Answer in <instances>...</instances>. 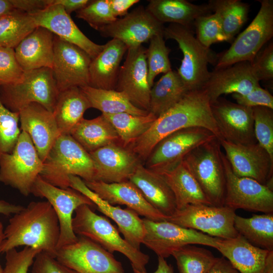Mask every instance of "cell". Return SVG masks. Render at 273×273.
<instances>
[{
    "mask_svg": "<svg viewBox=\"0 0 273 273\" xmlns=\"http://www.w3.org/2000/svg\"><path fill=\"white\" fill-rule=\"evenodd\" d=\"M164 28L163 24L157 20L146 8L140 6L99 31L104 37L121 41L128 49L142 46L156 35L163 34Z\"/></svg>",
    "mask_w": 273,
    "mask_h": 273,
    "instance_id": "cell-19",
    "label": "cell"
},
{
    "mask_svg": "<svg viewBox=\"0 0 273 273\" xmlns=\"http://www.w3.org/2000/svg\"><path fill=\"white\" fill-rule=\"evenodd\" d=\"M187 92L177 71L171 70L164 74L151 88L149 112L158 117L177 103Z\"/></svg>",
    "mask_w": 273,
    "mask_h": 273,
    "instance_id": "cell-35",
    "label": "cell"
},
{
    "mask_svg": "<svg viewBox=\"0 0 273 273\" xmlns=\"http://www.w3.org/2000/svg\"><path fill=\"white\" fill-rule=\"evenodd\" d=\"M59 93L52 70L49 68L24 71L20 81L0 85L3 104L14 112L35 103L53 113Z\"/></svg>",
    "mask_w": 273,
    "mask_h": 273,
    "instance_id": "cell-6",
    "label": "cell"
},
{
    "mask_svg": "<svg viewBox=\"0 0 273 273\" xmlns=\"http://www.w3.org/2000/svg\"><path fill=\"white\" fill-rule=\"evenodd\" d=\"M196 33V38L204 47L210 48L213 43L228 41L223 33L221 22L216 14L202 16L193 23Z\"/></svg>",
    "mask_w": 273,
    "mask_h": 273,
    "instance_id": "cell-46",
    "label": "cell"
},
{
    "mask_svg": "<svg viewBox=\"0 0 273 273\" xmlns=\"http://www.w3.org/2000/svg\"><path fill=\"white\" fill-rule=\"evenodd\" d=\"M253 74L259 81L273 79V43L263 47L250 62Z\"/></svg>",
    "mask_w": 273,
    "mask_h": 273,
    "instance_id": "cell-49",
    "label": "cell"
},
{
    "mask_svg": "<svg viewBox=\"0 0 273 273\" xmlns=\"http://www.w3.org/2000/svg\"><path fill=\"white\" fill-rule=\"evenodd\" d=\"M146 50L142 45L127 49L115 90L125 94L135 107L149 112L151 87L148 81Z\"/></svg>",
    "mask_w": 273,
    "mask_h": 273,
    "instance_id": "cell-18",
    "label": "cell"
},
{
    "mask_svg": "<svg viewBox=\"0 0 273 273\" xmlns=\"http://www.w3.org/2000/svg\"><path fill=\"white\" fill-rule=\"evenodd\" d=\"M210 105L222 140L244 145L257 143L252 108L220 97Z\"/></svg>",
    "mask_w": 273,
    "mask_h": 273,
    "instance_id": "cell-17",
    "label": "cell"
},
{
    "mask_svg": "<svg viewBox=\"0 0 273 273\" xmlns=\"http://www.w3.org/2000/svg\"><path fill=\"white\" fill-rule=\"evenodd\" d=\"M36 27L30 14L18 10L0 17V47L14 49Z\"/></svg>",
    "mask_w": 273,
    "mask_h": 273,
    "instance_id": "cell-40",
    "label": "cell"
},
{
    "mask_svg": "<svg viewBox=\"0 0 273 273\" xmlns=\"http://www.w3.org/2000/svg\"><path fill=\"white\" fill-rule=\"evenodd\" d=\"M76 12L77 18L98 31L118 19L113 14L108 0L89 1L86 6Z\"/></svg>",
    "mask_w": 273,
    "mask_h": 273,
    "instance_id": "cell-45",
    "label": "cell"
},
{
    "mask_svg": "<svg viewBox=\"0 0 273 273\" xmlns=\"http://www.w3.org/2000/svg\"><path fill=\"white\" fill-rule=\"evenodd\" d=\"M88 100L91 108L103 114L127 113L134 115H146L149 112L133 105L125 94L113 89H104L85 86L80 87Z\"/></svg>",
    "mask_w": 273,
    "mask_h": 273,
    "instance_id": "cell-36",
    "label": "cell"
},
{
    "mask_svg": "<svg viewBox=\"0 0 273 273\" xmlns=\"http://www.w3.org/2000/svg\"><path fill=\"white\" fill-rule=\"evenodd\" d=\"M252 109L256 141L273 160V109L262 106Z\"/></svg>",
    "mask_w": 273,
    "mask_h": 273,
    "instance_id": "cell-44",
    "label": "cell"
},
{
    "mask_svg": "<svg viewBox=\"0 0 273 273\" xmlns=\"http://www.w3.org/2000/svg\"><path fill=\"white\" fill-rule=\"evenodd\" d=\"M95 167L89 154L70 134H61L43 162L39 176L62 189L70 188L69 176L94 180Z\"/></svg>",
    "mask_w": 273,
    "mask_h": 273,
    "instance_id": "cell-3",
    "label": "cell"
},
{
    "mask_svg": "<svg viewBox=\"0 0 273 273\" xmlns=\"http://www.w3.org/2000/svg\"><path fill=\"white\" fill-rule=\"evenodd\" d=\"M215 137L211 131L202 127L176 131L156 144L144 162L145 167L157 173L169 170L194 148Z\"/></svg>",
    "mask_w": 273,
    "mask_h": 273,
    "instance_id": "cell-12",
    "label": "cell"
},
{
    "mask_svg": "<svg viewBox=\"0 0 273 273\" xmlns=\"http://www.w3.org/2000/svg\"><path fill=\"white\" fill-rule=\"evenodd\" d=\"M70 187L88 198L99 211L117 224L124 239L135 248L140 250L145 233L143 219L133 210L111 205L90 190L80 177L69 176Z\"/></svg>",
    "mask_w": 273,
    "mask_h": 273,
    "instance_id": "cell-23",
    "label": "cell"
},
{
    "mask_svg": "<svg viewBox=\"0 0 273 273\" xmlns=\"http://www.w3.org/2000/svg\"><path fill=\"white\" fill-rule=\"evenodd\" d=\"M222 160L226 179L224 205L235 210L272 213L273 190L252 178L236 175L224 153Z\"/></svg>",
    "mask_w": 273,
    "mask_h": 273,
    "instance_id": "cell-15",
    "label": "cell"
},
{
    "mask_svg": "<svg viewBox=\"0 0 273 273\" xmlns=\"http://www.w3.org/2000/svg\"><path fill=\"white\" fill-rule=\"evenodd\" d=\"M111 11L114 16H125L132 6L140 2L139 0H108Z\"/></svg>",
    "mask_w": 273,
    "mask_h": 273,
    "instance_id": "cell-53",
    "label": "cell"
},
{
    "mask_svg": "<svg viewBox=\"0 0 273 273\" xmlns=\"http://www.w3.org/2000/svg\"><path fill=\"white\" fill-rule=\"evenodd\" d=\"M159 22L191 28L198 17L212 12L207 4L195 5L186 0H151L146 8Z\"/></svg>",
    "mask_w": 273,
    "mask_h": 273,
    "instance_id": "cell-31",
    "label": "cell"
},
{
    "mask_svg": "<svg viewBox=\"0 0 273 273\" xmlns=\"http://www.w3.org/2000/svg\"><path fill=\"white\" fill-rule=\"evenodd\" d=\"M220 143L236 175L251 178L264 185L273 179V160L257 142L247 145L225 140Z\"/></svg>",
    "mask_w": 273,
    "mask_h": 273,
    "instance_id": "cell-20",
    "label": "cell"
},
{
    "mask_svg": "<svg viewBox=\"0 0 273 273\" xmlns=\"http://www.w3.org/2000/svg\"><path fill=\"white\" fill-rule=\"evenodd\" d=\"M158 174L164 178L171 190L176 210L189 204L211 205L183 161L170 169Z\"/></svg>",
    "mask_w": 273,
    "mask_h": 273,
    "instance_id": "cell-32",
    "label": "cell"
},
{
    "mask_svg": "<svg viewBox=\"0 0 273 273\" xmlns=\"http://www.w3.org/2000/svg\"><path fill=\"white\" fill-rule=\"evenodd\" d=\"M202 127L222 140L211 109L210 101L202 88L189 90L172 107L158 116L150 128L127 148L145 162L156 144L180 129Z\"/></svg>",
    "mask_w": 273,
    "mask_h": 273,
    "instance_id": "cell-1",
    "label": "cell"
},
{
    "mask_svg": "<svg viewBox=\"0 0 273 273\" xmlns=\"http://www.w3.org/2000/svg\"><path fill=\"white\" fill-rule=\"evenodd\" d=\"M89 2L88 0H51V4L62 6L69 15L71 13L81 9Z\"/></svg>",
    "mask_w": 273,
    "mask_h": 273,
    "instance_id": "cell-54",
    "label": "cell"
},
{
    "mask_svg": "<svg viewBox=\"0 0 273 273\" xmlns=\"http://www.w3.org/2000/svg\"><path fill=\"white\" fill-rule=\"evenodd\" d=\"M163 36L175 40L183 53L177 72L187 89L202 88L210 75L208 65L216 64L217 55L198 40L191 28L170 24L164 28Z\"/></svg>",
    "mask_w": 273,
    "mask_h": 273,
    "instance_id": "cell-7",
    "label": "cell"
},
{
    "mask_svg": "<svg viewBox=\"0 0 273 273\" xmlns=\"http://www.w3.org/2000/svg\"><path fill=\"white\" fill-rule=\"evenodd\" d=\"M207 273H240L224 257L217 258V260Z\"/></svg>",
    "mask_w": 273,
    "mask_h": 273,
    "instance_id": "cell-55",
    "label": "cell"
},
{
    "mask_svg": "<svg viewBox=\"0 0 273 273\" xmlns=\"http://www.w3.org/2000/svg\"><path fill=\"white\" fill-rule=\"evenodd\" d=\"M237 103L248 107H266L273 109V97L266 89L257 86L246 95L233 94Z\"/></svg>",
    "mask_w": 273,
    "mask_h": 273,
    "instance_id": "cell-50",
    "label": "cell"
},
{
    "mask_svg": "<svg viewBox=\"0 0 273 273\" xmlns=\"http://www.w3.org/2000/svg\"><path fill=\"white\" fill-rule=\"evenodd\" d=\"M42 166L29 136L21 131L12 152L0 156V182L28 196Z\"/></svg>",
    "mask_w": 273,
    "mask_h": 273,
    "instance_id": "cell-9",
    "label": "cell"
},
{
    "mask_svg": "<svg viewBox=\"0 0 273 273\" xmlns=\"http://www.w3.org/2000/svg\"><path fill=\"white\" fill-rule=\"evenodd\" d=\"M190 244L175 251V258L179 273H207L218 257L208 250Z\"/></svg>",
    "mask_w": 273,
    "mask_h": 273,
    "instance_id": "cell-41",
    "label": "cell"
},
{
    "mask_svg": "<svg viewBox=\"0 0 273 273\" xmlns=\"http://www.w3.org/2000/svg\"><path fill=\"white\" fill-rule=\"evenodd\" d=\"M29 14L37 26L44 27L61 39L80 48L92 59L104 48V44H97L85 35L62 6L52 4L51 0L50 5L44 9Z\"/></svg>",
    "mask_w": 273,
    "mask_h": 273,
    "instance_id": "cell-22",
    "label": "cell"
},
{
    "mask_svg": "<svg viewBox=\"0 0 273 273\" xmlns=\"http://www.w3.org/2000/svg\"><path fill=\"white\" fill-rule=\"evenodd\" d=\"M129 180L140 191L147 201L167 217L176 210L174 195L164 178L140 164Z\"/></svg>",
    "mask_w": 273,
    "mask_h": 273,
    "instance_id": "cell-28",
    "label": "cell"
},
{
    "mask_svg": "<svg viewBox=\"0 0 273 273\" xmlns=\"http://www.w3.org/2000/svg\"><path fill=\"white\" fill-rule=\"evenodd\" d=\"M121 41L111 39L102 51L92 59L89 86L94 88L115 90L121 61L127 51Z\"/></svg>",
    "mask_w": 273,
    "mask_h": 273,
    "instance_id": "cell-29",
    "label": "cell"
},
{
    "mask_svg": "<svg viewBox=\"0 0 273 273\" xmlns=\"http://www.w3.org/2000/svg\"><path fill=\"white\" fill-rule=\"evenodd\" d=\"M170 49L165 44L163 34L152 37L146 50L148 69V81L150 87H152L156 76L160 73H166L171 71L169 58Z\"/></svg>",
    "mask_w": 273,
    "mask_h": 273,
    "instance_id": "cell-42",
    "label": "cell"
},
{
    "mask_svg": "<svg viewBox=\"0 0 273 273\" xmlns=\"http://www.w3.org/2000/svg\"><path fill=\"white\" fill-rule=\"evenodd\" d=\"M208 5L218 16L224 34L232 42L248 19L249 5L240 0H210Z\"/></svg>",
    "mask_w": 273,
    "mask_h": 273,
    "instance_id": "cell-38",
    "label": "cell"
},
{
    "mask_svg": "<svg viewBox=\"0 0 273 273\" xmlns=\"http://www.w3.org/2000/svg\"><path fill=\"white\" fill-rule=\"evenodd\" d=\"M31 273H77L50 254L41 251L35 256Z\"/></svg>",
    "mask_w": 273,
    "mask_h": 273,
    "instance_id": "cell-51",
    "label": "cell"
},
{
    "mask_svg": "<svg viewBox=\"0 0 273 273\" xmlns=\"http://www.w3.org/2000/svg\"><path fill=\"white\" fill-rule=\"evenodd\" d=\"M261 273H273V251H269Z\"/></svg>",
    "mask_w": 273,
    "mask_h": 273,
    "instance_id": "cell-59",
    "label": "cell"
},
{
    "mask_svg": "<svg viewBox=\"0 0 273 273\" xmlns=\"http://www.w3.org/2000/svg\"><path fill=\"white\" fill-rule=\"evenodd\" d=\"M236 215L235 210L224 205L194 204L177 209L166 220L213 237L229 239L239 235L234 226Z\"/></svg>",
    "mask_w": 273,
    "mask_h": 273,
    "instance_id": "cell-10",
    "label": "cell"
},
{
    "mask_svg": "<svg viewBox=\"0 0 273 273\" xmlns=\"http://www.w3.org/2000/svg\"><path fill=\"white\" fill-rule=\"evenodd\" d=\"M103 115L116 130L121 144L126 148L146 132L157 118L151 112L143 116L127 113Z\"/></svg>",
    "mask_w": 273,
    "mask_h": 273,
    "instance_id": "cell-39",
    "label": "cell"
},
{
    "mask_svg": "<svg viewBox=\"0 0 273 273\" xmlns=\"http://www.w3.org/2000/svg\"><path fill=\"white\" fill-rule=\"evenodd\" d=\"M19 121V113L6 108L0 97V156L13 150L21 132Z\"/></svg>",
    "mask_w": 273,
    "mask_h": 273,
    "instance_id": "cell-43",
    "label": "cell"
},
{
    "mask_svg": "<svg viewBox=\"0 0 273 273\" xmlns=\"http://www.w3.org/2000/svg\"><path fill=\"white\" fill-rule=\"evenodd\" d=\"M31 194L44 198L52 205L57 216L60 225V237L57 250L76 242L78 237L72 229V215L75 210L84 204L95 206L86 196L71 188L62 189L43 179L39 175L32 186Z\"/></svg>",
    "mask_w": 273,
    "mask_h": 273,
    "instance_id": "cell-13",
    "label": "cell"
},
{
    "mask_svg": "<svg viewBox=\"0 0 273 273\" xmlns=\"http://www.w3.org/2000/svg\"><path fill=\"white\" fill-rule=\"evenodd\" d=\"M52 68L59 92L72 87L89 86L91 57L77 46L54 35Z\"/></svg>",
    "mask_w": 273,
    "mask_h": 273,
    "instance_id": "cell-16",
    "label": "cell"
},
{
    "mask_svg": "<svg viewBox=\"0 0 273 273\" xmlns=\"http://www.w3.org/2000/svg\"><path fill=\"white\" fill-rule=\"evenodd\" d=\"M259 86V81L253 73L250 62L243 61L210 72L202 88L207 94L210 102H212L223 94L246 95Z\"/></svg>",
    "mask_w": 273,
    "mask_h": 273,
    "instance_id": "cell-26",
    "label": "cell"
},
{
    "mask_svg": "<svg viewBox=\"0 0 273 273\" xmlns=\"http://www.w3.org/2000/svg\"><path fill=\"white\" fill-rule=\"evenodd\" d=\"M56 258L77 273H125L121 263L113 254L82 236L59 249Z\"/></svg>",
    "mask_w": 273,
    "mask_h": 273,
    "instance_id": "cell-14",
    "label": "cell"
},
{
    "mask_svg": "<svg viewBox=\"0 0 273 273\" xmlns=\"http://www.w3.org/2000/svg\"><path fill=\"white\" fill-rule=\"evenodd\" d=\"M23 73L16 60L14 49L0 47V85L20 81Z\"/></svg>",
    "mask_w": 273,
    "mask_h": 273,
    "instance_id": "cell-48",
    "label": "cell"
},
{
    "mask_svg": "<svg viewBox=\"0 0 273 273\" xmlns=\"http://www.w3.org/2000/svg\"><path fill=\"white\" fill-rule=\"evenodd\" d=\"M152 273H174V271L172 266L167 263L165 258L158 257L157 268Z\"/></svg>",
    "mask_w": 273,
    "mask_h": 273,
    "instance_id": "cell-57",
    "label": "cell"
},
{
    "mask_svg": "<svg viewBox=\"0 0 273 273\" xmlns=\"http://www.w3.org/2000/svg\"><path fill=\"white\" fill-rule=\"evenodd\" d=\"M75 213L72 224L76 235L91 240L112 254L122 253L129 260L134 273L147 272L149 256L122 238L108 218L97 214L86 204L79 206Z\"/></svg>",
    "mask_w": 273,
    "mask_h": 273,
    "instance_id": "cell-4",
    "label": "cell"
},
{
    "mask_svg": "<svg viewBox=\"0 0 273 273\" xmlns=\"http://www.w3.org/2000/svg\"><path fill=\"white\" fill-rule=\"evenodd\" d=\"M260 7L249 25L234 40L227 50L217 55L214 69L236 63L251 62L273 36V1L259 0Z\"/></svg>",
    "mask_w": 273,
    "mask_h": 273,
    "instance_id": "cell-8",
    "label": "cell"
},
{
    "mask_svg": "<svg viewBox=\"0 0 273 273\" xmlns=\"http://www.w3.org/2000/svg\"><path fill=\"white\" fill-rule=\"evenodd\" d=\"M20 129L31 139L42 162L61 135L52 112L38 103H32L19 112Z\"/></svg>",
    "mask_w": 273,
    "mask_h": 273,
    "instance_id": "cell-25",
    "label": "cell"
},
{
    "mask_svg": "<svg viewBox=\"0 0 273 273\" xmlns=\"http://www.w3.org/2000/svg\"><path fill=\"white\" fill-rule=\"evenodd\" d=\"M11 0H0V17L15 10Z\"/></svg>",
    "mask_w": 273,
    "mask_h": 273,
    "instance_id": "cell-58",
    "label": "cell"
},
{
    "mask_svg": "<svg viewBox=\"0 0 273 273\" xmlns=\"http://www.w3.org/2000/svg\"><path fill=\"white\" fill-rule=\"evenodd\" d=\"M41 251L25 246L17 251L16 249L6 252V263L4 273H28L36 255Z\"/></svg>",
    "mask_w": 273,
    "mask_h": 273,
    "instance_id": "cell-47",
    "label": "cell"
},
{
    "mask_svg": "<svg viewBox=\"0 0 273 273\" xmlns=\"http://www.w3.org/2000/svg\"><path fill=\"white\" fill-rule=\"evenodd\" d=\"M69 134L88 153L111 144L120 143L116 130L102 114L92 119L83 118Z\"/></svg>",
    "mask_w": 273,
    "mask_h": 273,
    "instance_id": "cell-34",
    "label": "cell"
},
{
    "mask_svg": "<svg viewBox=\"0 0 273 273\" xmlns=\"http://www.w3.org/2000/svg\"><path fill=\"white\" fill-rule=\"evenodd\" d=\"M83 181L90 190L111 205H125L139 215L153 221H164L167 218L147 201L139 189L129 180L113 183Z\"/></svg>",
    "mask_w": 273,
    "mask_h": 273,
    "instance_id": "cell-24",
    "label": "cell"
},
{
    "mask_svg": "<svg viewBox=\"0 0 273 273\" xmlns=\"http://www.w3.org/2000/svg\"><path fill=\"white\" fill-rule=\"evenodd\" d=\"M234 226L238 234L255 246L273 251V213L244 217L236 215Z\"/></svg>",
    "mask_w": 273,
    "mask_h": 273,
    "instance_id": "cell-37",
    "label": "cell"
},
{
    "mask_svg": "<svg viewBox=\"0 0 273 273\" xmlns=\"http://www.w3.org/2000/svg\"><path fill=\"white\" fill-rule=\"evenodd\" d=\"M54 34L37 26L14 49L16 60L24 71L41 68L52 69Z\"/></svg>",
    "mask_w": 273,
    "mask_h": 273,
    "instance_id": "cell-27",
    "label": "cell"
},
{
    "mask_svg": "<svg viewBox=\"0 0 273 273\" xmlns=\"http://www.w3.org/2000/svg\"><path fill=\"white\" fill-rule=\"evenodd\" d=\"M145 233L143 244L164 258L187 245L199 244L216 249L220 239L166 220L155 221L143 218Z\"/></svg>",
    "mask_w": 273,
    "mask_h": 273,
    "instance_id": "cell-11",
    "label": "cell"
},
{
    "mask_svg": "<svg viewBox=\"0 0 273 273\" xmlns=\"http://www.w3.org/2000/svg\"><path fill=\"white\" fill-rule=\"evenodd\" d=\"M4 226L3 223L0 221V253L1 251V247L2 243L4 239ZM0 273H4V268H2L0 264Z\"/></svg>",
    "mask_w": 273,
    "mask_h": 273,
    "instance_id": "cell-60",
    "label": "cell"
},
{
    "mask_svg": "<svg viewBox=\"0 0 273 273\" xmlns=\"http://www.w3.org/2000/svg\"><path fill=\"white\" fill-rule=\"evenodd\" d=\"M216 249L240 273H261L269 251L254 246L240 235L220 239Z\"/></svg>",
    "mask_w": 273,
    "mask_h": 273,
    "instance_id": "cell-30",
    "label": "cell"
},
{
    "mask_svg": "<svg viewBox=\"0 0 273 273\" xmlns=\"http://www.w3.org/2000/svg\"><path fill=\"white\" fill-rule=\"evenodd\" d=\"M24 207L22 205L12 204L0 199V214L10 216L20 212Z\"/></svg>",
    "mask_w": 273,
    "mask_h": 273,
    "instance_id": "cell-56",
    "label": "cell"
},
{
    "mask_svg": "<svg viewBox=\"0 0 273 273\" xmlns=\"http://www.w3.org/2000/svg\"><path fill=\"white\" fill-rule=\"evenodd\" d=\"M1 253L24 246L56 258L60 237L57 216L48 201H32L14 214L4 230Z\"/></svg>",
    "mask_w": 273,
    "mask_h": 273,
    "instance_id": "cell-2",
    "label": "cell"
},
{
    "mask_svg": "<svg viewBox=\"0 0 273 273\" xmlns=\"http://www.w3.org/2000/svg\"><path fill=\"white\" fill-rule=\"evenodd\" d=\"M89 154L95 167V181L113 183L129 180L143 163L129 149L120 143L105 146Z\"/></svg>",
    "mask_w": 273,
    "mask_h": 273,
    "instance_id": "cell-21",
    "label": "cell"
},
{
    "mask_svg": "<svg viewBox=\"0 0 273 273\" xmlns=\"http://www.w3.org/2000/svg\"><path fill=\"white\" fill-rule=\"evenodd\" d=\"M14 8L28 14L42 10L50 5V0H11Z\"/></svg>",
    "mask_w": 273,
    "mask_h": 273,
    "instance_id": "cell-52",
    "label": "cell"
},
{
    "mask_svg": "<svg viewBox=\"0 0 273 273\" xmlns=\"http://www.w3.org/2000/svg\"><path fill=\"white\" fill-rule=\"evenodd\" d=\"M220 141L214 138L194 148L183 161L212 205L223 206L225 173Z\"/></svg>",
    "mask_w": 273,
    "mask_h": 273,
    "instance_id": "cell-5",
    "label": "cell"
},
{
    "mask_svg": "<svg viewBox=\"0 0 273 273\" xmlns=\"http://www.w3.org/2000/svg\"><path fill=\"white\" fill-rule=\"evenodd\" d=\"M91 108L87 97L79 87H72L59 93L53 112L60 134L70 133Z\"/></svg>",
    "mask_w": 273,
    "mask_h": 273,
    "instance_id": "cell-33",
    "label": "cell"
}]
</instances>
